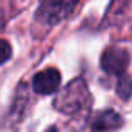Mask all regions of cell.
<instances>
[{"label":"cell","mask_w":132,"mask_h":132,"mask_svg":"<svg viewBox=\"0 0 132 132\" xmlns=\"http://www.w3.org/2000/svg\"><path fill=\"white\" fill-rule=\"evenodd\" d=\"M10 57H12V45L7 42V40L0 39V65L5 64Z\"/></svg>","instance_id":"obj_7"},{"label":"cell","mask_w":132,"mask_h":132,"mask_svg":"<svg viewBox=\"0 0 132 132\" xmlns=\"http://www.w3.org/2000/svg\"><path fill=\"white\" fill-rule=\"evenodd\" d=\"M54 107L65 116H79L89 110L90 92L84 79H75L57 95Z\"/></svg>","instance_id":"obj_1"},{"label":"cell","mask_w":132,"mask_h":132,"mask_svg":"<svg viewBox=\"0 0 132 132\" xmlns=\"http://www.w3.org/2000/svg\"><path fill=\"white\" fill-rule=\"evenodd\" d=\"M100 65L105 74L122 75L129 65V52L122 47H109L102 54Z\"/></svg>","instance_id":"obj_3"},{"label":"cell","mask_w":132,"mask_h":132,"mask_svg":"<svg viewBox=\"0 0 132 132\" xmlns=\"http://www.w3.org/2000/svg\"><path fill=\"white\" fill-rule=\"evenodd\" d=\"M122 126V117L116 112V110H100L94 116V119L90 120V127L94 130H114L119 129Z\"/></svg>","instance_id":"obj_5"},{"label":"cell","mask_w":132,"mask_h":132,"mask_svg":"<svg viewBox=\"0 0 132 132\" xmlns=\"http://www.w3.org/2000/svg\"><path fill=\"white\" fill-rule=\"evenodd\" d=\"M59 85H60V72L54 67L35 74V77L32 80L34 90L37 94H42V95H50V94L57 92Z\"/></svg>","instance_id":"obj_4"},{"label":"cell","mask_w":132,"mask_h":132,"mask_svg":"<svg viewBox=\"0 0 132 132\" xmlns=\"http://www.w3.org/2000/svg\"><path fill=\"white\" fill-rule=\"evenodd\" d=\"M77 3L79 0H44L37 9L35 23L50 29L67 19L74 12Z\"/></svg>","instance_id":"obj_2"},{"label":"cell","mask_w":132,"mask_h":132,"mask_svg":"<svg viewBox=\"0 0 132 132\" xmlns=\"http://www.w3.org/2000/svg\"><path fill=\"white\" fill-rule=\"evenodd\" d=\"M117 94H119L120 99H129L132 94V80L129 77H120L119 84H117Z\"/></svg>","instance_id":"obj_6"}]
</instances>
